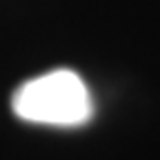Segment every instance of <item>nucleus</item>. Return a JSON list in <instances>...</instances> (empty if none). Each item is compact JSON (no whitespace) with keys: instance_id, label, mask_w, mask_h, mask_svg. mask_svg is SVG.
I'll use <instances>...</instances> for the list:
<instances>
[{"instance_id":"1","label":"nucleus","mask_w":160,"mask_h":160,"mask_svg":"<svg viewBox=\"0 0 160 160\" xmlns=\"http://www.w3.org/2000/svg\"><path fill=\"white\" fill-rule=\"evenodd\" d=\"M11 109L27 122L80 127L91 120L93 100L76 71L53 69L20 85L11 98Z\"/></svg>"}]
</instances>
